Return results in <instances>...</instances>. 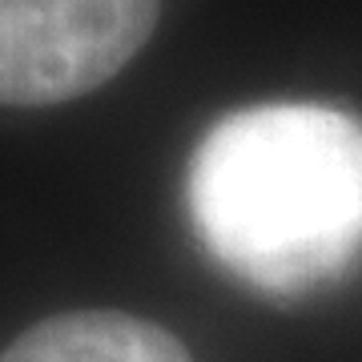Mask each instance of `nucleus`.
<instances>
[{
	"label": "nucleus",
	"mask_w": 362,
	"mask_h": 362,
	"mask_svg": "<svg viewBox=\"0 0 362 362\" xmlns=\"http://www.w3.org/2000/svg\"><path fill=\"white\" fill-rule=\"evenodd\" d=\"M189 214L242 282L298 294L362 254V121L326 105L221 117L189 165Z\"/></svg>",
	"instance_id": "1"
},
{
	"label": "nucleus",
	"mask_w": 362,
	"mask_h": 362,
	"mask_svg": "<svg viewBox=\"0 0 362 362\" xmlns=\"http://www.w3.org/2000/svg\"><path fill=\"white\" fill-rule=\"evenodd\" d=\"M0 362H189V350L145 318L81 310L25 330Z\"/></svg>",
	"instance_id": "3"
},
{
	"label": "nucleus",
	"mask_w": 362,
	"mask_h": 362,
	"mask_svg": "<svg viewBox=\"0 0 362 362\" xmlns=\"http://www.w3.org/2000/svg\"><path fill=\"white\" fill-rule=\"evenodd\" d=\"M161 0H0V105L101 89L157 25Z\"/></svg>",
	"instance_id": "2"
}]
</instances>
